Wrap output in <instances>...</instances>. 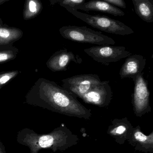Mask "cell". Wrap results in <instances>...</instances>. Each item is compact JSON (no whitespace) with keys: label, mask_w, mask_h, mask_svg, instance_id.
I'll use <instances>...</instances> for the list:
<instances>
[{"label":"cell","mask_w":153,"mask_h":153,"mask_svg":"<svg viewBox=\"0 0 153 153\" xmlns=\"http://www.w3.org/2000/svg\"><path fill=\"white\" fill-rule=\"evenodd\" d=\"M26 102L69 117L89 120L91 110L76 96L53 81L43 77L37 80L26 95Z\"/></svg>","instance_id":"6da1fadb"},{"label":"cell","mask_w":153,"mask_h":153,"mask_svg":"<svg viewBox=\"0 0 153 153\" xmlns=\"http://www.w3.org/2000/svg\"><path fill=\"white\" fill-rule=\"evenodd\" d=\"M77 136L66 126H62L48 134H38L32 129L24 128L18 132V143L27 146L30 153H38L42 149L49 148L54 152L65 151L77 143Z\"/></svg>","instance_id":"7a4b0ae2"},{"label":"cell","mask_w":153,"mask_h":153,"mask_svg":"<svg viewBox=\"0 0 153 153\" xmlns=\"http://www.w3.org/2000/svg\"><path fill=\"white\" fill-rule=\"evenodd\" d=\"M69 12L85 23L102 31L120 36H127L134 33V31L121 22L104 15H90L83 13L70 7H65Z\"/></svg>","instance_id":"3957f363"},{"label":"cell","mask_w":153,"mask_h":153,"mask_svg":"<svg viewBox=\"0 0 153 153\" xmlns=\"http://www.w3.org/2000/svg\"><path fill=\"white\" fill-rule=\"evenodd\" d=\"M59 32L64 38L74 42L99 45H112L116 44L115 40L110 37L86 27L63 26L59 29Z\"/></svg>","instance_id":"277c9868"},{"label":"cell","mask_w":153,"mask_h":153,"mask_svg":"<svg viewBox=\"0 0 153 153\" xmlns=\"http://www.w3.org/2000/svg\"><path fill=\"white\" fill-rule=\"evenodd\" d=\"M132 80L134 84L132 94L133 110L136 116L141 117L152 111L148 82L144 77L143 73L138 74Z\"/></svg>","instance_id":"5b68a950"},{"label":"cell","mask_w":153,"mask_h":153,"mask_svg":"<svg viewBox=\"0 0 153 153\" xmlns=\"http://www.w3.org/2000/svg\"><path fill=\"white\" fill-rule=\"evenodd\" d=\"M85 53L97 62L105 65L117 62L132 55L123 46L100 45L84 49Z\"/></svg>","instance_id":"8992f818"},{"label":"cell","mask_w":153,"mask_h":153,"mask_svg":"<svg viewBox=\"0 0 153 153\" xmlns=\"http://www.w3.org/2000/svg\"><path fill=\"white\" fill-rule=\"evenodd\" d=\"M101 82L98 75L93 74L75 75L62 80L64 89L80 98Z\"/></svg>","instance_id":"52a82bcc"},{"label":"cell","mask_w":153,"mask_h":153,"mask_svg":"<svg viewBox=\"0 0 153 153\" xmlns=\"http://www.w3.org/2000/svg\"><path fill=\"white\" fill-rule=\"evenodd\" d=\"M112 97L113 92L109 81H103L91 88L80 99L85 103L103 108L109 105Z\"/></svg>","instance_id":"ba28073f"},{"label":"cell","mask_w":153,"mask_h":153,"mask_svg":"<svg viewBox=\"0 0 153 153\" xmlns=\"http://www.w3.org/2000/svg\"><path fill=\"white\" fill-rule=\"evenodd\" d=\"M81 63L82 60L78 56H75L72 52L64 48L53 54L46 62L48 68L52 71H65L71 62Z\"/></svg>","instance_id":"9c48e42d"},{"label":"cell","mask_w":153,"mask_h":153,"mask_svg":"<svg viewBox=\"0 0 153 153\" xmlns=\"http://www.w3.org/2000/svg\"><path fill=\"white\" fill-rule=\"evenodd\" d=\"M146 64V59L141 55H131L126 58L120 68L119 74L121 79H132L143 73Z\"/></svg>","instance_id":"30bf717a"},{"label":"cell","mask_w":153,"mask_h":153,"mask_svg":"<svg viewBox=\"0 0 153 153\" xmlns=\"http://www.w3.org/2000/svg\"><path fill=\"white\" fill-rule=\"evenodd\" d=\"M133 128V126L126 117L120 119H115L108 127V134L117 143L123 144L129 138Z\"/></svg>","instance_id":"8fae6325"},{"label":"cell","mask_w":153,"mask_h":153,"mask_svg":"<svg viewBox=\"0 0 153 153\" xmlns=\"http://www.w3.org/2000/svg\"><path fill=\"white\" fill-rule=\"evenodd\" d=\"M136 151L146 153H153V130L148 135L145 134L140 126L134 128L127 140Z\"/></svg>","instance_id":"7c38bea8"},{"label":"cell","mask_w":153,"mask_h":153,"mask_svg":"<svg viewBox=\"0 0 153 153\" xmlns=\"http://www.w3.org/2000/svg\"><path fill=\"white\" fill-rule=\"evenodd\" d=\"M74 9L82 10L95 11L111 14L115 16H123L125 13L119 8L102 0H91Z\"/></svg>","instance_id":"4fadbf2b"},{"label":"cell","mask_w":153,"mask_h":153,"mask_svg":"<svg viewBox=\"0 0 153 153\" xmlns=\"http://www.w3.org/2000/svg\"><path fill=\"white\" fill-rule=\"evenodd\" d=\"M23 35V31L20 29L8 26L0 19V46L13 45Z\"/></svg>","instance_id":"5bb4252c"},{"label":"cell","mask_w":153,"mask_h":153,"mask_svg":"<svg viewBox=\"0 0 153 153\" xmlns=\"http://www.w3.org/2000/svg\"><path fill=\"white\" fill-rule=\"evenodd\" d=\"M137 15L146 22H153V0H132Z\"/></svg>","instance_id":"9a60e30c"},{"label":"cell","mask_w":153,"mask_h":153,"mask_svg":"<svg viewBox=\"0 0 153 153\" xmlns=\"http://www.w3.org/2000/svg\"><path fill=\"white\" fill-rule=\"evenodd\" d=\"M43 8L40 0H26L23 9V19L28 20L36 18L40 14Z\"/></svg>","instance_id":"2e32d148"},{"label":"cell","mask_w":153,"mask_h":153,"mask_svg":"<svg viewBox=\"0 0 153 153\" xmlns=\"http://www.w3.org/2000/svg\"><path fill=\"white\" fill-rule=\"evenodd\" d=\"M19 49L13 45L0 46V65L16 59Z\"/></svg>","instance_id":"e0dca14e"},{"label":"cell","mask_w":153,"mask_h":153,"mask_svg":"<svg viewBox=\"0 0 153 153\" xmlns=\"http://www.w3.org/2000/svg\"><path fill=\"white\" fill-rule=\"evenodd\" d=\"M19 74L18 71H8L0 72V89L5 86Z\"/></svg>","instance_id":"ac0fdd59"},{"label":"cell","mask_w":153,"mask_h":153,"mask_svg":"<svg viewBox=\"0 0 153 153\" xmlns=\"http://www.w3.org/2000/svg\"><path fill=\"white\" fill-rule=\"evenodd\" d=\"M85 1V0H50L51 5H54L57 3L64 8L70 7L73 9L82 5Z\"/></svg>","instance_id":"d6986e66"},{"label":"cell","mask_w":153,"mask_h":153,"mask_svg":"<svg viewBox=\"0 0 153 153\" xmlns=\"http://www.w3.org/2000/svg\"><path fill=\"white\" fill-rule=\"evenodd\" d=\"M107 2L111 4H113L116 6L125 9L126 7V2L124 0H102Z\"/></svg>","instance_id":"ffe728a7"},{"label":"cell","mask_w":153,"mask_h":153,"mask_svg":"<svg viewBox=\"0 0 153 153\" xmlns=\"http://www.w3.org/2000/svg\"><path fill=\"white\" fill-rule=\"evenodd\" d=\"M0 153H6L5 146L2 142H0Z\"/></svg>","instance_id":"44dd1931"},{"label":"cell","mask_w":153,"mask_h":153,"mask_svg":"<svg viewBox=\"0 0 153 153\" xmlns=\"http://www.w3.org/2000/svg\"><path fill=\"white\" fill-rule=\"evenodd\" d=\"M10 1V0H0V5L3 4L4 3L8 1Z\"/></svg>","instance_id":"7402d4cb"},{"label":"cell","mask_w":153,"mask_h":153,"mask_svg":"<svg viewBox=\"0 0 153 153\" xmlns=\"http://www.w3.org/2000/svg\"><path fill=\"white\" fill-rule=\"evenodd\" d=\"M152 60L153 62V53L152 54Z\"/></svg>","instance_id":"603a6c76"}]
</instances>
